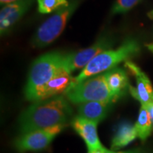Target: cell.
<instances>
[{
	"label": "cell",
	"mask_w": 153,
	"mask_h": 153,
	"mask_svg": "<svg viewBox=\"0 0 153 153\" xmlns=\"http://www.w3.org/2000/svg\"><path fill=\"white\" fill-rule=\"evenodd\" d=\"M72 115V109L63 96H55L34 104L25 110L20 117L19 126L22 134L65 125Z\"/></svg>",
	"instance_id": "cell-1"
},
{
	"label": "cell",
	"mask_w": 153,
	"mask_h": 153,
	"mask_svg": "<svg viewBox=\"0 0 153 153\" xmlns=\"http://www.w3.org/2000/svg\"><path fill=\"white\" fill-rule=\"evenodd\" d=\"M139 51L140 45L133 39L127 40L117 49L105 50L96 55L77 76L71 79L70 86L82 82L89 76L109 71L122 61L127 60L136 55Z\"/></svg>",
	"instance_id": "cell-2"
},
{
	"label": "cell",
	"mask_w": 153,
	"mask_h": 153,
	"mask_svg": "<svg viewBox=\"0 0 153 153\" xmlns=\"http://www.w3.org/2000/svg\"><path fill=\"white\" fill-rule=\"evenodd\" d=\"M64 55L58 52L48 53L33 62L25 88V95L28 100L34 101L38 91L54 76L62 66Z\"/></svg>",
	"instance_id": "cell-3"
},
{
	"label": "cell",
	"mask_w": 153,
	"mask_h": 153,
	"mask_svg": "<svg viewBox=\"0 0 153 153\" xmlns=\"http://www.w3.org/2000/svg\"><path fill=\"white\" fill-rule=\"evenodd\" d=\"M66 97L74 104L87 101H112L111 94L106 82L105 72L89 76L75 85L69 86L66 90Z\"/></svg>",
	"instance_id": "cell-4"
},
{
	"label": "cell",
	"mask_w": 153,
	"mask_h": 153,
	"mask_svg": "<svg viewBox=\"0 0 153 153\" xmlns=\"http://www.w3.org/2000/svg\"><path fill=\"white\" fill-rule=\"evenodd\" d=\"M72 10V6H60L55 11V14L45 21L38 28L36 35L33 38V45L35 47L41 48L55 41L63 32Z\"/></svg>",
	"instance_id": "cell-5"
},
{
	"label": "cell",
	"mask_w": 153,
	"mask_h": 153,
	"mask_svg": "<svg viewBox=\"0 0 153 153\" xmlns=\"http://www.w3.org/2000/svg\"><path fill=\"white\" fill-rule=\"evenodd\" d=\"M65 125L55 126L52 128L37 129L22 134L16 140V147L20 152L42 151L46 149L53 141Z\"/></svg>",
	"instance_id": "cell-6"
},
{
	"label": "cell",
	"mask_w": 153,
	"mask_h": 153,
	"mask_svg": "<svg viewBox=\"0 0 153 153\" xmlns=\"http://www.w3.org/2000/svg\"><path fill=\"white\" fill-rule=\"evenodd\" d=\"M110 46L111 43L106 38L100 39L97 43L87 49L64 55L62 67H64L70 73L76 71V69L82 67L84 68L96 55L105 50H107Z\"/></svg>",
	"instance_id": "cell-7"
},
{
	"label": "cell",
	"mask_w": 153,
	"mask_h": 153,
	"mask_svg": "<svg viewBox=\"0 0 153 153\" xmlns=\"http://www.w3.org/2000/svg\"><path fill=\"white\" fill-rule=\"evenodd\" d=\"M125 66L134 74L136 80V88L129 86L128 88L133 97L138 100L143 106L153 103V87L148 76L132 61L127 60Z\"/></svg>",
	"instance_id": "cell-8"
},
{
	"label": "cell",
	"mask_w": 153,
	"mask_h": 153,
	"mask_svg": "<svg viewBox=\"0 0 153 153\" xmlns=\"http://www.w3.org/2000/svg\"><path fill=\"white\" fill-rule=\"evenodd\" d=\"M71 73L61 66L54 76L38 91L33 102L53 98L59 94L66 92L71 84Z\"/></svg>",
	"instance_id": "cell-9"
},
{
	"label": "cell",
	"mask_w": 153,
	"mask_h": 153,
	"mask_svg": "<svg viewBox=\"0 0 153 153\" xmlns=\"http://www.w3.org/2000/svg\"><path fill=\"white\" fill-rule=\"evenodd\" d=\"M97 124L98 123L88 120L80 116L74 117L71 121L72 128L85 141L88 151L103 147L97 134Z\"/></svg>",
	"instance_id": "cell-10"
},
{
	"label": "cell",
	"mask_w": 153,
	"mask_h": 153,
	"mask_svg": "<svg viewBox=\"0 0 153 153\" xmlns=\"http://www.w3.org/2000/svg\"><path fill=\"white\" fill-rule=\"evenodd\" d=\"M30 0H20L16 3L4 6L0 13V30L1 33L7 32L27 10Z\"/></svg>",
	"instance_id": "cell-11"
},
{
	"label": "cell",
	"mask_w": 153,
	"mask_h": 153,
	"mask_svg": "<svg viewBox=\"0 0 153 153\" xmlns=\"http://www.w3.org/2000/svg\"><path fill=\"white\" fill-rule=\"evenodd\" d=\"M112 101H87L78 105V114L88 120L100 123L107 116Z\"/></svg>",
	"instance_id": "cell-12"
},
{
	"label": "cell",
	"mask_w": 153,
	"mask_h": 153,
	"mask_svg": "<svg viewBox=\"0 0 153 153\" xmlns=\"http://www.w3.org/2000/svg\"><path fill=\"white\" fill-rule=\"evenodd\" d=\"M105 74L110 91L115 100H117L123 97L130 86L126 71L119 67H114L105 71Z\"/></svg>",
	"instance_id": "cell-13"
},
{
	"label": "cell",
	"mask_w": 153,
	"mask_h": 153,
	"mask_svg": "<svg viewBox=\"0 0 153 153\" xmlns=\"http://www.w3.org/2000/svg\"><path fill=\"white\" fill-rule=\"evenodd\" d=\"M137 132L135 127L128 121H123L117 125L111 140L112 151H117L129 145L135 140Z\"/></svg>",
	"instance_id": "cell-14"
},
{
	"label": "cell",
	"mask_w": 153,
	"mask_h": 153,
	"mask_svg": "<svg viewBox=\"0 0 153 153\" xmlns=\"http://www.w3.org/2000/svg\"><path fill=\"white\" fill-rule=\"evenodd\" d=\"M134 127L136 129L137 136L142 141H145L150 136L152 129V124L146 107L141 105Z\"/></svg>",
	"instance_id": "cell-15"
},
{
	"label": "cell",
	"mask_w": 153,
	"mask_h": 153,
	"mask_svg": "<svg viewBox=\"0 0 153 153\" xmlns=\"http://www.w3.org/2000/svg\"><path fill=\"white\" fill-rule=\"evenodd\" d=\"M38 10L42 14L50 13L60 6L68 5L66 0H38Z\"/></svg>",
	"instance_id": "cell-16"
},
{
	"label": "cell",
	"mask_w": 153,
	"mask_h": 153,
	"mask_svg": "<svg viewBox=\"0 0 153 153\" xmlns=\"http://www.w3.org/2000/svg\"><path fill=\"white\" fill-rule=\"evenodd\" d=\"M139 2V0H117L112 8L113 14L126 13L132 9Z\"/></svg>",
	"instance_id": "cell-17"
},
{
	"label": "cell",
	"mask_w": 153,
	"mask_h": 153,
	"mask_svg": "<svg viewBox=\"0 0 153 153\" xmlns=\"http://www.w3.org/2000/svg\"><path fill=\"white\" fill-rule=\"evenodd\" d=\"M104 153H144L142 150L140 149H134V150H129V151H126V152H115V151H109L106 148H105Z\"/></svg>",
	"instance_id": "cell-18"
},
{
	"label": "cell",
	"mask_w": 153,
	"mask_h": 153,
	"mask_svg": "<svg viewBox=\"0 0 153 153\" xmlns=\"http://www.w3.org/2000/svg\"><path fill=\"white\" fill-rule=\"evenodd\" d=\"M145 107H146L148 112H149L150 118H151V121H152V128H153V103L148 105L145 106Z\"/></svg>",
	"instance_id": "cell-19"
},
{
	"label": "cell",
	"mask_w": 153,
	"mask_h": 153,
	"mask_svg": "<svg viewBox=\"0 0 153 153\" xmlns=\"http://www.w3.org/2000/svg\"><path fill=\"white\" fill-rule=\"evenodd\" d=\"M13 1H16V0H1V4H8V3H11Z\"/></svg>",
	"instance_id": "cell-20"
},
{
	"label": "cell",
	"mask_w": 153,
	"mask_h": 153,
	"mask_svg": "<svg viewBox=\"0 0 153 153\" xmlns=\"http://www.w3.org/2000/svg\"><path fill=\"white\" fill-rule=\"evenodd\" d=\"M147 48L150 49V50H151L152 52H153V44H147Z\"/></svg>",
	"instance_id": "cell-21"
},
{
	"label": "cell",
	"mask_w": 153,
	"mask_h": 153,
	"mask_svg": "<svg viewBox=\"0 0 153 153\" xmlns=\"http://www.w3.org/2000/svg\"><path fill=\"white\" fill-rule=\"evenodd\" d=\"M148 15H149V16L151 17L152 19H153V10L151 11V12H150V13H149Z\"/></svg>",
	"instance_id": "cell-22"
}]
</instances>
